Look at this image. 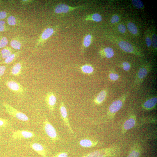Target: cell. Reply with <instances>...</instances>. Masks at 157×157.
I'll use <instances>...</instances> for the list:
<instances>
[{"instance_id": "1", "label": "cell", "mask_w": 157, "mask_h": 157, "mask_svg": "<svg viewBox=\"0 0 157 157\" xmlns=\"http://www.w3.org/2000/svg\"><path fill=\"white\" fill-rule=\"evenodd\" d=\"M109 38L124 52L141 57L144 56L141 51L127 41L113 36H110Z\"/></svg>"}, {"instance_id": "2", "label": "cell", "mask_w": 157, "mask_h": 157, "mask_svg": "<svg viewBox=\"0 0 157 157\" xmlns=\"http://www.w3.org/2000/svg\"><path fill=\"white\" fill-rule=\"evenodd\" d=\"M152 65L151 63H147L142 65L139 68L134 82V85L137 88L139 87L148 73L151 71Z\"/></svg>"}, {"instance_id": "3", "label": "cell", "mask_w": 157, "mask_h": 157, "mask_svg": "<svg viewBox=\"0 0 157 157\" xmlns=\"http://www.w3.org/2000/svg\"><path fill=\"white\" fill-rule=\"evenodd\" d=\"M115 153L114 149L109 147L88 152L80 157H113Z\"/></svg>"}, {"instance_id": "4", "label": "cell", "mask_w": 157, "mask_h": 157, "mask_svg": "<svg viewBox=\"0 0 157 157\" xmlns=\"http://www.w3.org/2000/svg\"><path fill=\"white\" fill-rule=\"evenodd\" d=\"M127 94L123 95L119 99L113 101L109 106L108 112L109 115H114L122 108Z\"/></svg>"}, {"instance_id": "5", "label": "cell", "mask_w": 157, "mask_h": 157, "mask_svg": "<svg viewBox=\"0 0 157 157\" xmlns=\"http://www.w3.org/2000/svg\"><path fill=\"white\" fill-rule=\"evenodd\" d=\"M3 105L6 111L10 115L23 121H27L29 120L26 115L11 105L7 104H3Z\"/></svg>"}, {"instance_id": "6", "label": "cell", "mask_w": 157, "mask_h": 157, "mask_svg": "<svg viewBox=\"0 0 157 157\" xmlns=\"http://www.w3.org/2000/svg\"><path fill=\"white\" fill-rule=\"evenodd\" d=\"M44 125L45 132L53 141L56 142L59 140L55 129L47 119H45L44 122Z\"/></svg>"}, {"instance_id": "7", "label": "cell", "mask_w": 157, "mask_h": 157, "mask_svg": "<svg viewBox=\"0 0 157 157\" xmlns=\"http://www.w3.org/2000/svg\"><path fill=\"white\" fill-rule=\"evenodd\" d=\"M86 5L84 4L75 6H72L67 4L61 3L56 6L54 9L55 13L57 14H65L76 9L84 7Z\"/></svg>"}, {"instance_id": "8", "label": "cell", "mask_w": 157, "mask_h": 157, "mask_svg": "<svg viewBox=\"0 0 157 157\" xmlns=\"http://www.w3.org/2000/svg\"><path fill=\"white\" fill-rule=\"evenodd\" d=\"M56 31L55 28L49 27L44 30L39 37L36 42L37 45H40L47 40Z\"/></svg>"}, {"instance_id": "9", "label": "cell", "mask_w": 157, "mask_h": 157, "mask_svg": "<svg viewBox=\"0 0 157 157\" xmlns=\"http://www.w3.org/2000/svg\"><path fill=\"white\" fill-rule=\"evenodd\" d=\"M7 87L12 92L19 94H22L24 89L22 85L14 80H8L6 82Z\"/></svg>"}, {"instance_id": "10", "label": "cell", "mask_w": 157, "mask_h": 157, "mask_svg": "<svg viewBox=\"0 0 157 157\" xmlns=\"http://www.w3.org/2000/svg\"><path fill=\"white\" fill-rule=\"evenodd\" d=\"M59 110L61 117L65 124L67 127L70 131L74 133L73 129L71 127L68 117V114L67 108L63 102L61 101L60 103Z\"/></svg>"}, {"instance_id": "11", "label": "cell", "mask_w": 157, "mask_h": 157, "mask_svg": "<svg viewBox=\"0 0 157 157\" xmlns=\"http://www.w3.org/2000/svg\"><path fill=\"white\" fill-rule=\"evenodd\" d=\"M45 101L49 111L53 113L56 102V96L53 92H49L45 96Z\"/></svg>"}, {"instance_id": "12", "label": "cell", "mask_w": 157, "mask_h": 157, "mask_svg": "<svg viewBox=\"0 0 157 157\" xmlns=\"http://www.w3.org/2000/svg\"><path fill=\"white\" fill-rule=\"evenodd\" d=\"M35 134L33 132L23 130H18L13 132L12 137L14 140L21 138H30L34 137Z\"/></svg>"}, {"instance_id": "13", "label": "cell", "mask_w": 157, "mask_h": 157, "mask_svg": "<svg viewBox=\"0 0 157 157\" xmlns=\"http://www.w3.org/2000/svg\"><path fill=\"white\" fill-rule=\"evenodd\" d=\"M157 103L156 96L153 97L146 100L142 104V108L145 110H150L154 108Z\"/></svg>"}, {"instance_id": "14", "label": "cell", "mask_w": 157, "mask_h": 157, "mask_svg": "<svg viewBox=\"0 0 157 157\" xmlns=\"http://www.w3.org/2000/svg\"><path fill=\"white\" fill-rule=\"evenodd\" d=\"M30 146L32 149L39 155L43 157H47L46 151L43 146L41 144L35 142H32Z\"/></svg>"}, {"instance_id": "15", "label": "cell", "mask_w": 157, "mask_h": 157, "mask_svg": "<svg viewBox=\"0 0 157 157\" xmlns=\"http://www.w3.org/2000/svg\"><path fill=\"white\" fill-rule=\"evenodd\" d=\"M75 67L79 72L88 75L92 74L94 70L93 67L89 64H85L81 66L78 65Z\"/></svg>"}, {"instance_id": "16", "label": "cell", "mask_w": 157, "mask_h": 157, "mask_svg": "<svg viewBox=\"0 0 157 157\" xmlns=\"http://www.w3.org/2000/svg\"><path fill=\"white\" fill-rule=\"evenodd\" d=\"M99 54L102 58H109L114 56V52L112 48L107 47L100 50L99 51Z\"/></svg>"}, {"instance_id": "17", "label": "cell", "mask_w": 157, "mask_h": 157, "mask_svg": "<svg viewBox=\"0 0 157 157\" xmlns=\"http://www.w3.org/2000/svg\"><path fill=\"white\" fill-rule=\"evenodd\" d=\"M22 62H19L13 66L11 68L10 74L13 76L18 77L22 73Z\"/></svg>"}, {"instance_id": "18", "label": "cell", "mask_w": 157, "mask_h": 157, "mask_svg": "<svg viewBox=\"0 0 157 157\" xmlns=\"http://www.w3.org/2000/svg\"><path fill=\"white\" fill-rule=\"evenodd\" d=\"M79 143V144L82 147L90 148L96 146L98 143V142L90 139H85L81 140Z\"/></svg>"}, {"instance_id": "19", "label": "cell", "mask_w": 157, "mask_h": 157, "mask_svg": "<svg viewBox=\"0 0 157 157\" xmlns=\"http://www.w3.org/2000/svg\"><path fill=\"white\" fill-rule=\"evenodd\" d=\"M107 92L105 90L101 91L94 98V101L95 104L99 105L102 104L106 99Z\"/></svg>"}, {"instance_id": "20", "label": "cell", "mask_w": 157, "mask_h": 157, "mask_svg": "<svg viewBox=\"0 0 157 157\" xmlns=\"http://www.w3.org/2000/svg\"><path fill=\"white\" fill-rule=\"evenodd\" d=\"M151 47L153 52L156 54L157 50V37L155 27L151 29Z\"/></svg>"}, {"instance_id": "21", "label": "cell", "mask_w": 157, "mask_h": 157, "mask_svg": "<svg viewBox=\"0 0 157 157\" xmlns=\"http://www.w3.org/2000/svg\"><path fill=\"white\" fill-rule=\"evenodd\" d=\"M22 52L23 51H20L12 53L0 64H9L11 63L15 60L22 54Z\"/></svg>"}, {"instance_id": "22", "label": "cell", "mask_w": 157, "mask_h": 157, "mask_svg": "<svg viewBox=\"0 0 157 157\" xmlns=\"http://www.w3.org/2000/svg\"><path fill=\"white\" fill-rule=\"evenodd\" d=\"M136 123L135 117H131L127 119L123 125V129L124 131L129 130L133 128Z\"/></svg>"}, {"instance_id": "23", "label": "cell", "mask_w": 157, "mask_h": 157, "mask_svg": "<svg viewBox=\"0 0 157 157\" xmlns=\"http://www.w3.org/2000/svg\"><path fill=\"white\" fill-rule=\"evenodd\" d=\"M102 17L98 13H94L87 15L84 19L85 21H92L97 22H101Z\"/></svg>"}, {"instance_id": "24", "label": "cell", "mask_w": 157, "mask_h": 157, "mask_svg": "<svg viewBox=\"0 0 157 157\" xmlns=\"http://www.w3.org/2000/svg\"><path fill=\"white\" fill-rule=\"evenodd\" d=\"M126 25L128 30L131 34L135 36L139 35L138 28L135 24L130 22H127Z\"/></svg>"}, {"instance_id": "25", "label": "cell", "mask_w": 157, "mask_h": 157, "mask_svg": "<svg viewBox=\"0 0 157 157\" xmlns=\"http://www.w3.org/2000/svg\"><path fill=\"white\" fill-rule=\"evenodd\" d=\"M93 40L92 35L90 34L86 35L84 37L82 42L83 50L89 47L91 45Z\"/></svg>"}, {"instance_id": "26", "label": "cell", "mask_w": 157, "mask_h": 157, "mask_svg": "<svg viewBox=\"0 0 157 157\" xmlns=\"http://www.w3.org/2000/svg\"><path fill=\"white\" fill-rule=\"evenodd\" d=\"M11 46L16 50L20 49L22 47V42L20 39L15 38L13 39L10 42Z\"/></svg>"}, {"instance_id": "27", "label": "cell", "mask_w": 157, "mask_h": 157, "mask_svg": "<svg viewBox=\"0 0 157 157\" xmlns=\"http://www.w3.org/2000/svg\"><path fill=\"white\" fill-rule=\"evenodd\" d=\"M145 41L148 48H150L151 47V30L148 28L146 30L145 34Z\"/></svg>"}, {"instance_id": "28", "label": "cell", "mask_w": 157, "mask_h": 157, "mask_svg": "<svg viewBox=\"0 0 157 157\" xmlns=\"http://www.w3.org/2000/svg\"><path fill=\"white\" fill-rule=\"evenodd\" d=\"M141 149L140 147H135L132 149L127 157H140Z\"/></svg>"}, {"instance_id": "29", "label": "cell", "mask_w": 157, "mask_h": 157, "mask_svg": "<svg viewBox=\"0 0 157 157\" xmlns=\"http://www.w3.org/2000/svg\"><path fill=\"white\" fill-rule=\"evenodd\" d=\"M13 50L10 47H6L3 49L1 51L2 57L3 59H5L13 53Z\"/></svg>"}, {"instance_id": "30", "label": "cell", "mask_w": 157, "mask_h": 157, "mask_svg": "<svg viewBox=\"0 0 157 157\" xmlns=\"http://www.w3.org/2000/svg\"><path fill=\"white\" fill-rule=\"evenodd\" d=\"M131 2L133 5L137 8L141 9L144 7L143 2L140 0H132Z\"/></svg>"}, {"instance_id": "31", "label": "cell", "mask_w": 157, "mask_h": 157, "mask_svg": "<svg viewBox=\"0 0 157 157\" xmlns=\"http://www.w3.org/2000/svg\"><path fill=\"white\" fill-rule=\"evenodd\" d=\"M108 77L110 80L115 81L118 79L119 76L117 73L114 72L110 71Z\"/></svg>"}, {"instance_id": "32", "label": "cell", "mask_w": 157, "mask_h": 157, "mask_svg": "<svg viewBox=\"0 0 157 157\" xmlns=\"http://www.w3.org/2000/svg\"><path fill=\"white\" fill-rule=\"evenodd\" d=\"M8 41L6 37L0 36V48L5 47L8 44Z\"/></svg>"}, {"instance_id": "33", "label": "cell", "mask_w": 157, "mask_h": 157, "mask_svg": "<svg viewBox=\"0 0 157 157\" xmlns=\"http://www.w3.org/2000/svg\"><path fill=\"white\" fill-rule=\"evenodd\" d=\"M7 21L8 24L10 26L15 25L16 24V19L13 15H10L8 17Z\"/></svg>"}, {"instance_id": "34", "label": "cell", "mask_w": 157, "mask_h": 157, "mask_svg": "<svg viewBox=\"0 0 157 157\" xmlns=\"http://www.w3.org/2000/svg\"><path fill=\"white\" fill-rule=\"evenodd\" d=\"M117 28L118 31L122 33H124L126 31V26L123 24H119Z\"/></svg>"}, {"instance_id": "35", "label": "cell", "mask_w": 157, "mask_h": 157, "mask_svg": "<svg viewBox=\"0 0 157 157\" xmlns=\"http://www.w3.org/2000/svg\"><path fill=\"white\" fill-rule=\"evenodd\" d=\"M122 67L123 69L126 71H128L131 68L130 64L127 62H124L122 64Z\"/></svg>"}, {"instance_id": "36", "label": "cell", "mask_w": 157, "mask_h": 157, "mask_svg": "<svg viewBox=\"0 0 157 157\" xmlns=\"http://www.w3.org/2000/svg\"><path fill=\"white\" fill-rule=\"evenodd\" d=\"M120 20V18L117 15H114L112 16L110 19L111 23L114 24L118 22Z\"/></svg>"}, {"instance_id": "37", "label": "cell", "mask_w": 157, "mask_h": 157, "mask_svg": "<svg viewBox=\"0 0 157 157\" xmlns=\"http://www.w3.org/2000/svg\"><path fill=\"white\" fill-rule=\"evenodd\" d=\"M8 125L6 120L0 117V127L6 128L8 127Z\"/></svg>"}, {"instance_id": "38", "label": "cell", "mask_w": 157, "mask_h": 157, "mask_svg": "<svg viewBox=\"0 0 157 157\" xmlns=\"http://www.w3.org/2000/svg\"><path fill=\"white\" fill-rule=\"evenodd\" d=\"M68 155L67 153L63 151L59 152L54 155L53 157H68Z\"/></svg>"}, {"instance_id": "39", "label": "cell", "mask_w": 157, "mask_h": 157, "mask_svg": "<svg viewBox=\"0 0 157 157\" xmlns=\"http://www.w3.org/2000/svg\"><path fill=\"white\" fill-rule=\"evenodd\" d=\"M6 29V27L5 22L0 20V32L5 31Z\"/></svg>"}, {"instance_id": "40", "label": "cell", "mask_w": 157, "mask_h": 157, "mask_svg": "<svg viewBox=\"0 0 157 157\" xmlns=\"http://www.w3.org/2000/svg\"><path fill=\"white\" fill-rule=\"evenodd\" d=\"M6 67L4 65L0 66V78L4 74Z\"/></svg>"}, {"instance_id": "41", "label": "cell", "mask_w": 157, "mask_h": 157, "mask_svg": "<svg viewBox=\"0 0 157 157\" xmlns=\"http://www.w3.org/2000/svg\"><path fill=\"white\" fill-rule=\"evenodd\" d=\"M7 15V13L4 11H0V19H3L6 17Z\"/></svg>"}, {"instance_id": "42", "label": "cell", "mask_w": 157, "mask_h": 157, "mask_svg": "<svg viewBox=\"0 0 157 157\" xmlns=\"http://www.w3.org/2000/svg\"></svg>"}]
</instances>
